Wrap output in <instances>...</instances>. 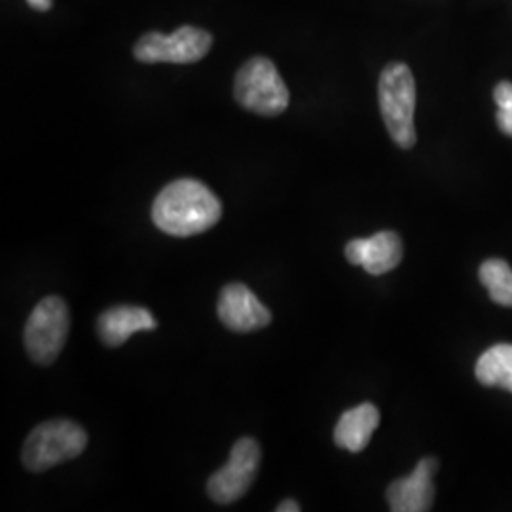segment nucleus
Wrapping results in <instances>:
<instances>
[{"label": "nucleus", "instance_id": "obj_4", "mask_svg": "<svg viewBox=\"0 0 512 512\" xmlns=\"http://www.w3.org/2000/svg\"><path fill=\"white\" fill-rule=\"evenodd\" d=\"M234 97L245 110L260 116H277L289 107V90L268 57L249 59L236 74Z\"/></svg>", "mask_w": 512, "mask_h": 512}, {"label": "nucleus", "instance_id": "obj_5", "mask_svg": "<svg viewBox=\"0 0 512 512\" xmlns=\"http://www.w3.org/2000/svg\"><path fill=\"white\" fill-rule=\"evenodd\" d=\"M71 330V315L61 296H46L31 311L23 342L29 357L37 365L48 366L57 361L65 348Z\"/></svg>", "mask_w": 512, "mask_h": 512}, {"label": "nucleus", "instance_id": "obj_6", "mask_svg": "<svg viewBox=\"0 0 512 512\" xmlns=\"http://www.w3.org/2000/svg\"><path fill=\"white\" fill-rule=\"evenodd\" d=\"M213 38L198 27L184 25L173 35L147 33L139 38L133 48V55L141 63H196L209 54Z\"/></svg>", "mask_w": 512, "mask_h": 512}, {"label": "nucleus", "instance_id": "obj_12", "mask_svg": "<svg viewBox=\"0 0 512 512\" xmlns=\"http://www.w3.org/2000/svg\"><path fill=\"white\" fill-rule=\"evenodd\" d=\"M380 425V410L372 403H363L346 410L334 427V442L351 454L363 452Z\"/></svg>", "mask_w": 512, "mask_h": 512}, {"label": "nucleus", "instance_id": "obj_2", "mask_svg": "<svg viewBox=\"0 0 512 512\" xmlns=\"http://www.w3.org/2000/svg\"><path fill=\"white\" fill-rule=\"evenodd\" d=\"M378 99L385 128L399 147H414L416 137V80L408 65L389 63L380 76Z\"/></svg>", "mask_w": 512, "mask_h": 512}, {"label": "nucleus", "instance_id": "obj_16", "mask_svg": "<svg viewBox=\"0 0 512 512\" xmlns=\"http://www.w3.org/2000/svg\"><path fill=\"white\" fill-rule=\"evenodd\" d=\"M277 512H298L300 511V505H298V501H294V499H285V501H281L279 505H277Z\"/></svg>", "mask_w": 512, "mask_h": 512}, {"label": "nucleus", "instance_id": "obj_14", "mask_svg": "<svg viewBox=\"0 0 512 512\" xmlns=\"http://www.w3.org/2000/svg\"><path fill=\"white\" fill-rule=\"evenodd\" d=\"M480 283L488 289L492 302L503 308H512V270L501 258L486 260L478 270Z\"/></svg>", "mask_w": 512, "mask_h": 512}, {"label": "nucleus", "instance_id": "obj_13", "mask_svg": "<svg viewBox=\"0 0 512 512\" xmlns=\"http://www.w3.org/2000/svg\"><path fill=\"white\" fill-rule=\"evenodd\" d=\"M476 380L486 387H501L512 393V344L486 349L476 361Z\"/></svg>", "mask_w": 512, "mask_h": 512}, {"label": "nucleus", "instance_id": "obj_1", "mask_svg": "<svg viewBox=\"0 0 512 512\" xmlns=\"http://www.w3.org/2000/svg\"><path fill=\"white\" fill-rule=\"evenodd\" d=\"M222 217V203L215 192L196 181L179 179L167 184L152 205V220L160 232L190 238L211 230Z\"/></svg>", "mask_w": 512, "mask_h": 512}, {"label": "nucleus", "instance_id": "obj_7", "mask_svg": "<svg viewBox=\"0 0 512 512\" xmlns=\"http://www.w3.org/2000/svg\"><path fill=\"white\" fill-rule=\"evenodd\" d=\"M260 446L255 439L243 437L232 450L228 463L209 478L207 494L219 505H232L247 494L260 467Z\"/></svg>", "mask_w": 512, "mask_h": 512}, {"label": "nucleus", "instance_id": "obj_11", "mask_svg": "<svg viewBox=\"0 0 512 512\" xmlns=\"http://www.w3.org/2000/svg\"><path fill=\"white\" fill-rule=\"evenodd\" d=\"M158 327L154 315L141 306H114L97 319V334L109 348H120L135 332Z\"/></svg>", "mask_w": 512, "mask_h": 512}, {"label": "nucleus", "instance_id": "obj_3", "mask_svg": "<svg viewBox=\"0 0 512 512\" xmlns=\"http://www.w3.org/2000/svg\"><path fill=\"white\" fill-rule=\"evenodd\" d=\"M88 446V433L71 420L44 421L23 444L21 461L27 471L44 473L61 463L76 459Z\"/></svg>", "mask_w": 512, "mask_h": 512}, {"label": "nucleus", "instance_id": "obj_15", "mask_svg": "<svg viewBox=\"0 0 512 512\" xmlns=\"http://www.w3.org/2000/svg\"><path fill=\"white\" fill-rule=\"evenodd\" d=\"M497 105V126L512 137V82H499L494 90Z\"/></svg>", "mask_w": 512, "mask_h": 512}, {"label": "nucleus", "instance_id": "obj_8", "mask_svg": "<svg viewBox=\"0 0 512 512\" xmlns=\"http://www.w3.org/2000/svg\"><path fill=\"white\" fill-rule=\"evenodd\" d=\"M220 323L239 334L266 329L272 323V313L243 283H228L219 296L217 306Z\"/></svg>", "mask_w": 512, "mask_h": 512}, {"label": "nucleus", "instance_id": "obj_17", "mask_svg": "<svg viewBox=\"0 0 512 512\" xmlns=\"http://www.w3.org/2000/svg\"><path fill=\"white\" fill-rule=\"evenodd\" d=\"M27 4L38 12H48L52 8V0H27Z\"/></svg>", "mask_w": 512, "mask_h": 512}, {"label": "nucleus", "instance_id": "obj_9", "mask_svg": "<svg viewBox=\"0 0 512 512\" xmlns=\"http://www.w3.org/2000/svg\"><path fill=\"white\" fill-rule=\"evenodd\" d=\"M437 458H423L416 465L414 473L406 478L395 480L387 488V503L393 512H425L433 509L437 473Z\"/></svg>", "mask_w": 512, "mask_h": 512}, {"label": "nucleus", "instance_id": "obj_10", "mask_svg": "<svg viewBox=\"0 0 512 512\" xmlns=\"http://www.w3.org/2000/svg\"><path fill=\"white\" fill-rule=\"evenodd\" d=\"M403 239L385 230L372 238L351 239L346 245V258L353 266H363L370 275H384L395 270L403 260Z\"/></svg>", "mask_w": 512, "mask_h": 512}]
</instances>
